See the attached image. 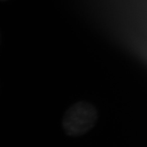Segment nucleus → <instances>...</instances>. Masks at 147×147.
<instances>
[{"label": "nucleus", "instance_id": "obj_1", "mask_svg": "<svg viewBox=\"0 0 147 147\" xmlns=\"http://www.w3.org/2000/svg\"><path fill=\"white\" fill-rule=\"evenodd\" d=\"M98 118V110L93 104L80 101L71 105L64 113L63 129L69 136H80L94 126Z\"/></svg>", "mask_w": 147, "mask_h": 147}, {"label": "nucleus", "instance_id": "obj_2", "mask_svg": "<svg viewBox=\"0 0 147 147\" xmlns=\"http://www.w3.org/2000/svg\"><path fill=\"white\" fill-rule=\"evenodd\" d=\"M2 1H6V0H2Z\"/></svg>", "mask_w": 147, "mask_h": 147}]
</instances>
